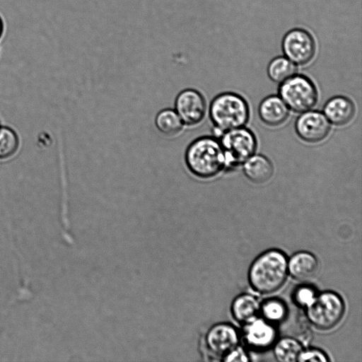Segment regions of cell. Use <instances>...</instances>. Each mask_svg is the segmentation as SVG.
Wrapping results in <instances>:
<instances>
[{
  "label": "cell",
  "mask_w": 362,
  "mask_h": 362,
  "mask_svg": "<svg viewBox=\"0 0 362 362\" xmlns=\"http://www.w3.org/2000/svg\"><path fill=\"white\" fill-rule=\"evenodd\" d=\"M188 170L202 180L215 177L226 168V159L220 141L216 137L201 136L187 146L185 154Z\"/></svg>",
  "instance_id": "cell-1"
},
{
  "label": "cell",
  "mask_w": 362,
  "mask_h": 362,
  "mask_svg": "<svg viewBox=\"0 0 362 362\" xmlns=\"http://www.w3.org/2000/svg\"><path fill=\"white\" fill-rule=\"evenodd\" d=\"M288 273V259L285 254L278 250H269L252 262L248 272V280L255 291L269 294L283 286Z\"/></svg>",
  "instance_id": "cell-2"
},
{
  "label": "cell",
  "mask_w": 362,
  "mask_h": 362,
  "mask_svg": "<svg viewBox=\"0 0 362 362\" xmlns=\"http://www.w3.org/2000/svg\"><path fill=\"white\" fill-rule=\"evenodd\" d=\"M209 114L215 131L221 135L226 131L244 127L249 120L250 107L241 95L224 92L211 100Z\"/></svg>",
  "instance_id": "cell-3"
},
{
  "label": "cell",
  "mask_w": 362,
  "mask_h": 362,
  "mask_svg": "<svg viewBox=\"0 0 362 362\" xmlns=\"http://www.w3.org/2000/svg\"><path fill=\"white\" fill-rule=\"evenodd\" d=\"M345 312L343 299L332 291L317 294L313 302L305 308L308 321L315 328L328 330L335 327Z\"/></svg>",
  "instance_id": "cell-4"
},
{
  "label": "cell",
  "mask_w": 362,
  "mask_h": 362,
  "mask_svg": "<svg viewBox=\"0 0 362 362\" xmlns=\"http://www.w3.org/2000/svg\"><path fill=\"white\" fill-rule=\"evenodd\" d=\"M279 96L289 110L297 113L310 110L318 101V91L315 83L302 74H296L281 83Z\"/></svg>",
  "instance_id": "cell-5"
},
{
  "label": "cell",
  "mask_w": 362,
  "mask_h": 362,
  "mask_svg": "<svg viewBox=\"0 0 362 362\" xmlns=\"http://www.w3.org/2000/svg\"><path fill=\"white\" fill-rule=\"evenodd\" d=\"M219 141L225 153L226 168L242 165L257 149L255 135L244 127L223 132Z\"/></svg>",
  "instance_id": "cell-6"
},
{
  "label": "cell",
  "mask_w": 362,
  "mask_h": 362,
  "mask_svg": "<svg viewBox=\"0 0 362 362\" xmlns=\"http://www.w3.org/2000/svg\"><path fill=\"white\" fill-rule=\"evenodd\" d=\"M281 49L284 56L295 65L305 66L315 57L316 43L313 36L308 30L295 28L284 35Z\"/></svg>",
  "instance_id": "cell-7"
},
{
  "label": "cell",
  "mask_w": 362,
  "mask_h": 362,
  "mask_svg": "<svg viewBox=\"0 0 362 362\" xmlns=\"http://www.w3.org/2000/svg\"><path fill=\"white\" fill-rule=\"evenodd\" d=\"M239 337L235 328L228 323H219L210 327L200 343L204 356L223 357L238 345Z\"/></svg>",
  "instance_id": "cell-8"
},
{
  "label": "cell",
  "mask_w": 362,
  "mask_h": 362,
  "mask_svg": "<svg viewBox=\"0 0 362 362\" xmlns=\"http://www.w3.org/2000/svg\"><path fill=\"white\" fill-rule=\"evenodd\" d=\"M175 110L185 125L194 127L205 117L206 102L199 91L192 88L185 89L175 98Z\"/></svg>",
  "instance_id": "cell-9"
},
{
  "label": "cell",
  "mask_w": 362,
  "mask_h": 362,
  "mask_svg": "<svg viewBox=\"0 0 362 362\" xmlns=\"http://www.w3.org/2000/svg\"><path fill=\"white\" fill-rule=\"evenodd\" d=\"M330 129V123L324 114L316 110L302 112L295 123V131L298 136L309 144L324 141L328 136Z\"/></svg>",
  "instance_id": "cell-10"
},
{
  "label": "cell",
  "mask_w": 362,
  "mask_h": 362,
  "mask_svg": "<svg viewBox=\"0 0 362 362\" xmlns=\"http://www.w3.org/2000/svg\"><path fill=\"white\" fill-rule=\"evenodd\" d=\"M276 330L272 323L262 318L255 320L245 324L243 339L252 349L264 350L272 346L276 339Z\"/></svg>",
  "instance_id": "cell-11"
},
{
  "label": "cell",
  "mask_w": 362,
  "mask_h": 362,
  "mask_svg": "<svg viewBox=\"0 0 362 362\" xmlns=\"http://www.w3.org/2000/svg\"><path fill=\"white\" fill-rule=\"evenodd\" d=\"M356 107L347 97L337 95L329 98L324 105L323 114L330 124L337 127L348 124L354 117Z\"/></svg>",
  "instance_id": "cell-12"
},
{
  "label": "cell",
  "mask_w": 362,
  "mask_h": 362,
  "mask_svg": "<svg viewBox=\"0 0 362 362\" xmlns=\"http://www.w3.org/2000/svg\"><path fill=\"white\" fill-rule=\"evenodd\" d=\"M289 114L288 107L279 95L266 97L258 107L259 119L271 127L283 125L287 121Z\"/></svg>",
  "instance_id": "cell-13"
},
{
  "label": "cell",
  "mask_w": 362,
  "mask_h": 362,
  "mask_svg": "<svg viewBox=\"0 0 362 362\" xmlns=\"http://www.w3.org/2000/svg\"><path fill=\"white\" fill-rule=\"evenodd\" d=\"M319 269V262L316 257L308 252L301 251L295 253L288 260V272L295 279L305 281L313 279Z\"/></svg>",
  "instance_id": "cell-14"
},
{
  "label": "cell",
  "mask_w": 362,
  "mask_h": 362,
  "mask_svg": "<svg viewBox=\"0 0 362 362\" xmlns=\"http://www.w3.org/2000/svg\"><path fill=\"white\" fill-rule=\"evenodd\" d=\"M245 176L255 184H264L273 176L274 166L271 160L262 154H253L243 163Z\"/></svg>",
  "instance_id": "cell-15"
},
{
  "label": "cell",
  "mask_w": 362,
  "mask_h": 362,
  "mask_svg": "<svg viewBox=\"0 0 362 362\" xmlns=\"http://www.w3.org/2000/svg\"><path fill=\"white\" fill-rule=\"evenodd\" d=\"M259 311L260 304L258 299L250 294L240 295L232 303L233 317L237 322L244 325L257 318Z\"/></svg>",
  "instance_id": "cell-16"
},
{
  "label": "cell",
  "mask_w": 362,
  "mask_h": 362,
  "mask_svg": "<svg viewBox=\"0 0 362 362\" xmlns=\"http://www.w3.org/2000/svg\"><path fill=\"white\" fill-rule=\"evenodd\" d=\"M155 124L158 130L168 137L181 134L184 124L175 110L165 108L156 115Z\"/></svg>",
  "instance_id": "cell-17"
},
{
  "label": "cell",
  "mask_w": 362,
  "mask_h": 362,
  "mask_svg": "<svg viewBox=\"0 0 362 362\" xmlns=\"http://www.w3.org/2000/svg\"><path fill=\"white\" fill-rule=\"evenodd\" d=\"M267 75L274 82L281 83L296 74V66L285 56L273 58L267 66Z\"/></svg>",
  "instance_id": "cell-18"
},
{
  "label": "cell",
  "mask_w": 362,
  "mask_h": 362,
  "mask_svg": "<svg viewBox=\"0 0 362 362\" xmlns=\"http://www.w3.org/2000/svg\"><path fill=\"white\" fill-rule=\"evenodd\" d=\"M303 350L301 343L294 337H284L275 344L274 354L276 359L281 362L297 361Z\"/></svg>",
  "instance_id": "cell-19"
},
{
  "label": "cell",
  "mask_w": 362,
  "mask_h": 362,
  "mask_svg": "<svg viewBox=\"0 0 362 362\" xmlns=\"http://www.w3.org/2000/svg\"><path fill=\"white\" fill-rule=\"evenodd\" d=\"M260 312L264 319L272 323L283 321L287 316L288 310L282 300L271 298L260 305Z\"/></svg>",
  "instance_id": "cell-20"
},
{
  "label": "cell",
  "mask_w": 362,
  "mask_h": 362,
  "mask_svg": "<svg viewBox=\"0 0 362 362\" xmlns=\"http://www.w3.org/2000/svg\"><path fill=\"white\" fill-rule=\"evenodd\" d=\"M18 138L11 128L0 127V158H6L13 156L18 147Z\"/></svg>",
  "instance_id": "cell-21"
},
{
  "label": "cell",
  "mask_w": 362,
  "mask_h": 362,
  "mask_svg": "<svg viewBox=\"0 0 362 362\" xmlns=\"http://www.w3.org/2000/svg\"><path fill=\"white\" fill-rule=\"evenodd\" d=\"M317 296L315 290L310 286L303 285L298 287L293 293V300L298 305L306 308Z\"/></svg>",
  "instance_id": "cell-22"
},
{
  "label": "cell",
  "mask_w": 362,
  "mask_h": 362,
  "mask_svg": "<svg viewBox=\"0 0 362 362\" xmlns=\"http://www.w3.org/2000/svg\"><path fill=\"white\" fill-rule=\"evenodd\" d=\"M329 359L327 355L321 350L317 349H308L302 350L297 361L300 362H326Z\"/></svg>",
  "instance_id": "cell-23"
},
{
  "label": "cell",
  "mask_w": 362,
  "mask_h": 362,
  "mask_svg": "<svg viewBox=\"0 0 362 362\" xmlns=\"http://www.w3.org/2000/svg\"><path fill=\"white\" fill-rule=\"evenodd\" d=\"M223 361L227 362H233V361H248L249 358L245 351V350L238 346V345L227 353L223 357Z\"/></svg>",
  "instance_id": "cell-24"
},
{
  "label": "cell",
  "mask_w": 362,
  "mask_h": 362,
  "mask_svg": "<svg viewBox=\"0 0 362 362\" xmlns=\"http://www.w3.org/2000/svg\"><path fill=\"white\" fill-rule=\"evenodd\" d=\"M4 29V22H3L2 18L0 16V39L1 38V37L3 35Z\"/></svg>",
  "instance_id": "cell-25"
}]
</instances>
